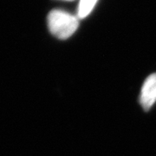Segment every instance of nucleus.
<instances>
[{"label":"nucleus","mask_w":156,"mask_h":156,"mask_svg":"<svg viewBox=\"0 0 156 156\" xmlns=\"http://www.w3.org/2000/svg\"><path fill=\"white\" fill-rule=\"evenodd\" d=\"M78 19L67 12L52 11L48 16V26L52 35L59 39H67L78 28Z\"/></svg>","instance_id":"1"},{"label":"nucleus","mask_w":156,"mask_h":156,"mask_svg":"<svg viewBox=\"0 0 156 156\" xmlns=\"http://www.w3.org/2000/svg\"><path fill=\"white\" fill-rule=\"evenodd\" d=\"M156 101V74H153L146 79L141 88L140 102L145 109H150Z\"/></svg>","instance_id":"2"},{"label":"nucleus","mask_w":156,"mask_h":156,"mask_svg":"<svg viewBox=\"0 0 156 156\" xmlns=\"http://www.w3.org/2000/svg\"><path fill=\"white\" fill-rule=\"evenodd\" d=\"M97 0H81L78 7V17L84 18L87 17L94 8Z\"/></svg>","instance_id":"3"}]
</instances>
